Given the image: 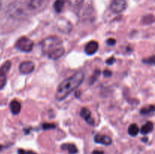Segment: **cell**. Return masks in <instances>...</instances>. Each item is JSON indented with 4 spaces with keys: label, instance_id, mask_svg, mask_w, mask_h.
<instances>
[{
    "label": "cell",
    "instance_id": "cell-22",
    "mask_svg": "<svg viewBox=\"0 0 155 154\" xmlns=\"http://www.w3.org/2000/svg\"><path fill=\"white\" fill-rule=\"evenodd\" d=\"M92 154H104V152L101 150H94Z\"/></svg>",
    "mask_w": 155,
    "mask_h": 154
},
{
    "label": "cell",
    "instance_id": "cell-20",
    "mask_svg": "<svg viewBox=\"0 0 155 154\" xmlns=\"http://www.w3.org/2000/svg\"><path fill=\"white\" fill-rule=\"evenodd\" d=\"M104 75L105 77H110L112 75V72L110 70H108V69H105L103 72Z\"/></svg>",
    "mask_w": 155,
    "mask_h": 154
},
{
    "label": "cell",
    "instance_id": "cell-17",
    "mask_svg": "<svg viewBox=\"0 0 155 154\" xmlns=\"http://www.w3.org/2000/svg\"><path fill=\"white\" fill-rule=\"evenodd\" d=\"M42 128H43V129H45V130L51 129V128H55V125H54V124H51V123H45V124H43V125H42Z\"/></svg>",
    "mask_w": 155,
    "mask_h": 154
},
{
    "label": "cell",
    "instance_id": "cell-9",
    "mask_svg": "<svg viewBox=\"0 0 155 154\" xmlns=\"http://www.w3.org/2000/svg\"><path fill=\"white\" fill-rule=\"evenodd\" d=\"M95 143H101V144L105 145V146H109L112 143V139L109 136L103 135V134H96L95 136Z\"/></svg>",
    "mask_w": 155,
    "mask_h": 154
},
{
    "label": "cell",
    "instance_id": "cell-10",
    "mask_svg": "<svg viewBox=\"0 0 155 154\" xmlns=\"http://www.w3.org/2000/svg\"><path fill=\"white\" fill-rule=\"evenodd\" d=\"M10 109L12 114L18 115L21 110V104L19 101L14 100L10 104Z\"/></svg>",
    "mask_w": 155,
    "mask_h": 154
},
{
    "label": "cell",
    "instance_id": "cell-23",
    "mask_svg": "<svg viewBox=\"0 0 155 154\" xmlns=\"http://www.w3.org/2000/svg\"><path fill=\"white\" fill-rule=\"evenodd\" d=\"M18 154H26V151L23 149H19L18 151Z\"/></svg>",
    "mask_w": 155,
    "mask_h": 154
},
{
    "label": "cell",
    "instance_id": "cell-3",
    "mask_svg": "<svg viewBox=\"0 0 155 154\" xmlns=\"http://www.w3.org/2000/svg\"><path fill=\"white\" fill-rule=\"evenodd\" d=\"M33 45H34V43H33V41L29 39V38L26 37V36H23V37L20 38L17 41L16 44H15L16 48L21 51H23V52H30V51H31L33 50Z\"/></svg>",
    "mask_w": 155,
    "mask_h": 154
},
{
    "label": "cell",
    "instance_id": "cell-15",
    "mask_svg": "<svg viewBox=\"0 0 155 154\" xmlns=\"http://www.w3.org/2000/svg\"><path fill=\"white\" fill-rule=\"evenodd\" d=\"M154 105H151L149 107H145V108L142 109L140 110V113L142 115H147V114H150V113H154Z\"/></svg>",
    "mask_w": 155,
    "mask_h": 154
},
{
    "label": "cell",
    "instance_id": "cell-19",
    "mask_svg": "<svg viewBox=\"0 0 155 154\" xmlns=\"http://www.w3.org/2000/svg\"><path fill=\"white\" fill-rule=\"evenodd\" d=\"M107 44L110 46H114L116 45V39H113V38H110L107 40Z\"/></svg>",
    "mask_w": 155,
    "mask_h": 154
},
{
    "label": "cell",
    "instance_id": "cell-4",
    "mask_svg": "<svg viewBox=\"0 0 155 154\" xmlns=\"http://www.w3.org/2000/svg\"><path fill=\"white\" fill-rule=\"evenodd\" d=\"M11 66H12V63L11 61L8 60V61L5 62L2 66L0 67V90H2L5 85L6 81H7L6 75L10 70Z\"/></svg>",
    "mask_w": 155,
    "mask_h": 154
},
{
    "label": "cell",
    "instance_id": "cell-14",
    "mask_svg": "<svg viewBox=\"0 0 155 154\" xmlns=\"http://www.w3.org/2000/svg\"><path fill=\"white\" fill-rule=\"evenodd\" d=\"M64 0H56L54 4V8L57 13H60V12L62 11L64 6Z\"/></svg>",
    "mask_w": 155,
    "mask_h": 154
},
{
    "label": "cell",
    "instance_id": "cell-8",
    "mask_svg": "<svg viewBox=\"0 0 155 154\" xmlns=\"http://www.w3.org/2000/svg\"><path fill=\"white\" fill-rule=\"evenodd\" d=\"M80 116H81L82 118L84 119V120L86 121L89 125H95V121H94L93 118H92L90 110H88L87 108H83L80 110Z\"/></svg>",
    "mask_w": 155,
    "mask_h": 154
},
{
    "label": "cell",
    "instance_id": "cell-13",
    "mask_svg": "<svg viewBox=\"0 0 155 154\" xmlns=\"http://www.w3.org/2000/svg\"><path fill=\"white\" fill-rule=\"evenodd\" d=\"M139 128L138 127V125L136 124H132V125H130L128 128V133L130 135L133 136V137H135V136L139 134Z\"/></svg>",
    "mask_w": 155,
    "mask_h": 154
},
{
    "label": "cell",
    "instance_id": "cell-1",
    "mask_svg": "<svg viewBox=\"0 0 155 154\" xmlns=\"http://www.w3.org/2000/svg\"><path fill=\"white\" fill-rule=\"evenodd\" d=\"M85 75L83 72H77L69 78L64 80L58 87L55 98L58 101L66 99L70 94L77 88L83 83Z\"/></svg>",
    "mask_w": 155,
    "mask_h": 154
},
{
    "label": "cell",
    "instance_id": "cell-12",
    "mask_svg": "<svg viewBox=\"0 0 155 154\" xmlns=\"http://www.w3.org/2000/svg\"><path fill=\"white\" fill-rule=\"evenodd\" d=\"M154 129V123L152 122H148L142 127L141 128V133L142 134H147L151 133Z\"/></svg>",
    "mask_w": 155,
    "mask_h": 154
},
{
    "label": "cell",
    "instance_id": "cell-5",
    "mask_svg": "<svg viewBox=\"0 0 155 154\" xmlns=\"http://www.w3.org/2000/svg\"><path fill=\"white\" fill-rule=\"evenodd\" d=\"M126 0H113L110 4V9L116 14L121 13L127 8Z\"/></svg>",
    "mask_w": 155,
    "mask_h": 154
},
{
    "label": "cell",
    "instance_id": "cell-2",
    "mask_svg": "<svg viewBox=\"0 0 155 154\" xmlns=\"http://www.w3.org/2000/svg\"><path fill=\"white\" fill-rule=\"evenodd\" d=\"M40 45L43 54L51 60H58L64 53L63 42L57 36H48L45 38L42 41Z\"/></svg>",
    "mask_w": 155,
    "mask_h": 154
},
{
    "label": "cell",
    "instance_id": "cell-11",
    "mask_svg": "<svg viewBox=\"0 0 155 154\" xmlns=\"http://www.w3.org/2000/svg\"><path fill=\"white\" fill-rule=\"evenodd\" d=\"M61 149L68 150L69 154H76L78 152L77 146L73 143H64V144L61 145Z\"/></svg>",
    "mask_w": 155,
    "mask_h": 154
},
{
    "label": "cell",
    "instance_id": "cell-7",
    "mask_svg": "<svg viewBox=\"0 0 155 154\" xmlns=\"http://www.w3.org/2000/svg\"><path fill=\"white\" fill-rule=\"evenodd\" d=\"M98 43L95 41H91L89 43L86 44L85 46L84 51L85 53L88 55H93L98 51Z\"/></svg>",
    "mask_w": 155,
    "mask_h": 154
},
{
    "label": "cell",
    "instance_id": "cell-18",
    "mask_svg": "<svg viewBox=\"0 0 155 154\" xmlns=\"http://www.w3.org/2000/svg\"><path fill=\"white\" fill-rule=\"evenodd\" d=\"M144 63H149V64L154 65V56H152V57H150V58L146 59V60H144Z\"/></svg>",
    "mask_w": 155,
    "mask_h": 154
},
{
    "label": "cell",
    "instance_id": "cell-16",
    "mask_svg": "<svg viewBox=\"0 0 155 154\" xmlns=\"http://www.w3.org/2000/svg\"><path fill=\"white\" fill-rule=\"evenodd\" d=\"M68 2L71 5L77 6L81 4L83 2V0H68Z\"/></svg>",
    "mask_w": 155,
    "mask_h": 154
},
{
    "label": "cell",
    "instance_id": "cell-21",
    "mask_svg": "<svg viewBox=\"0 0 155 154\" xmlns=\"http://www.w3.org/2000/svg\"><path fill=\"white\" fill-rule=\"evenodd\" d=\"M115 61H116V59H115L114 57H110V58L106 61V63H107L108 65H112Z\"/></svg>",
    "mask_w": 155,
    "mask_h": 154
},
{
    "label": "cell",
    "instance_id": "cell-24",
    "mask_svg": "<svg viewBox=\"0 0 155 154\" xmlns=\"http://www.w3.org/2000/svg\"><path fill=\"white\" fill-rule=\"evenodd\" d=\"M1 7H2V2H1V0H0V9H1Z\"/></svg>",
    "mask_w": 155,
    "mask_h": 154
},
{
    "label": "cell",
    "instance_id": "cell-6",
    "mask_svg": "<svg viewBox=\"0 0 155 154\" xmlns=\"http://www.w3.org/2000/svg\"><path fill=\"white\" fill-rule=\"evenodd\" d=\"M34 68L35 65L33 62L30 60H26L20 64L19 70L22 74H29L34 70Z\"/></svg>",
    "mask_w": 155,
    "mask_h": 154
},
{
    "label": "cell",
    "instance_id": "cell-25",
    "mask_svg": "<svg viewBox=\"0 0 155 154\" xmlns=\"http://www.w3.org/2000/svg\"><path fill=\"white\" fill-rule=\"evenodd\" d=\"M2 149V146H0V151H1V149Z\"/></svg>",
    "mask_w": 155,
    "mask_h": 154
}]
</instances>
